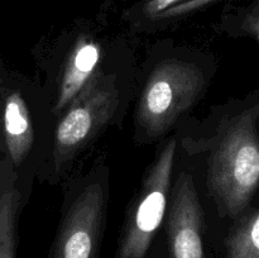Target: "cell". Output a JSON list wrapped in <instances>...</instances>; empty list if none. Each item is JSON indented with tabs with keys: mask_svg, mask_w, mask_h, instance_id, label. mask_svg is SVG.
<instances>
[{
	"mask_svg": "<svg viewBox=\"0 0 259 258\" xmlns=\"http://www.w3.org/2000/svg\"><path fill=\"white\" fill-rule=\"evenodd\" d=\"M259 106L230 119L220 132L209 162V185L220 209L238 217L259 185Z\"/></svg>",
	"mask_w": 259,
	"mask_h": 258,
	"instance_id": "1",
	"label": "cell"
},
{
	"mask_svg": "<svg viewBox=\"0 0 259 258\" xmlns=\"http://www.w3.org/2000/svg\"><path fill=\"white\" fill-rule=\"evenodd\" d=\"M34 142L32 116L24 96L9 85L0 83V154L17 171Z\"/></svg>",
	"mask_w": 259,
	"mask_h": 258,
	"instance_id": "7",
	"label": "cell"
},
{
	"mask_svg": "<svg viewBox=\"0 0 259 258\" xmlns=\"http://www.w3.org/2000/svg\"><path fill=\"white\" fill-rule=\"evenodd\" d=\"M5 80H7V78L4 77V75H3V71H2V68H0V83H3V82H4Z\"/></svg>",
	"mask_w": 259,
	"mask_h": 258,
	"instance_id": "13",
	"label": "cell"
},
{
	"mask_svg": "<svg viewBox=\"0 0 259 258\" xmlns=\"http://www.w3.org/2000/svg\"><path fill=\"white\" fill-rule=\"evenodd\" d=\"M205 77L196 65L166 61L149 75L138 106V120L152 137L164 133L189 110L204 88Z\"/></svg>",
	"mask_w": 259,
	"mask_h": 258,
	"instance_id": "2",
	"label": "cell"
},
{
	"mask_svg": "<svg viewBox=\"0 0 259 258\" xmlns=\"http://www.w3.org/2000/svg\"><path fill=\"white\" fill-rule=\"evenodd\" d=\"M101 61V47L90 37H81L76 40L66 61L60 82L55 113H62L71 101L90 83L98 73Z\"/></svg>",
	"mask_w": 259,
	"mask_h": 258,
	"instance_id": "8",
	"label": "cell"
},
{
	"mask_svg": "<svg viewBox=\"0 0 259 258\" xmlns=\"http://www.w3.org/2000/svg\"><path fill=\"white\" fill-rule=\"evenodd\" d=\"M104 210L101 184L88 185L71 205L48 258H100Z\"/></svg>",
	"mask_w": 259,
	"mask_h": 258,
	"instance_id": "5",
	"label": "cell"
},
{
	"mask_svg": "<svg viewBox=\"0 0 259 258\" xmlns=\"http://www.w3.org/2000/svg\"><path fill=\"white\" fill-rule=\"evenodd\" d=\"M215 0H148V14L157 18L176 17L182 13L201 8Z\"/></svg>",
	"mask_w": 259,
	"mask_h": 258,
	"instance_id": "11",
	"label": "cell"
},
{
	"mask_svg": "<svg viewBox=\"0 0 259 258\" xmlns=\"http://www.w3.org/2000/svg\"><path fill=\"white\" fill-rule=\"evenodd\" d=\"M114 76L98 72L88 86L62 111L53 138L56 171L73 158L78 149L111 118L118 106Z\"/></svg>",
	"mask_w": 259,
	"mask_h": 258,
	"instance_id": "3",
	"label": "cell"
},
{
	"mask_svg": "<svg viewBox=\"0 0 259 258\" xmlns=\"http://www.w3.org/2000/svg\"><path fill=\"white\" fill-rule=\"evenodd\" d=\"M202 230V210L194 181L182 174L174 187L167 220L168 258H206Z\"/></svg>",
	"mask_w": 259,
	"mask_h": 258,
	"instance_id": "6",
	"label": "cell"
},
{
	"mask_svg": "<svg viewBox=\"0 0 259 258\" xmlns=\"http://www.w3.org/2000/svg\"><path fill=\"white\" fill-rule=\"evenodd\" d=\"M22 195L17 171L0 158V258H17V227Z\"/></svg>",
	"mask_w": 259,
	"mask_h": 258,
	"instance_id": "9",
	"label": "cell"
},
{
	"mask_svg": "<svg viewBox=\"0 0 259 258\" xmlns=\"http://www.w3.org/2000/svg\"><path fill=\"white\" fill-rule=\"evenodd\" d=\"M176 142L171 139L154 161L126 219L115 258H146L168 204Z\"/></svg>",
	"mask_w": 259,
	"mask_h": 258,
	"instance_id": "4",
	"label": "cell"
},
{
	"mask_svg": "<svg viewBox=\"0 0 259 258\" xmlns=\"http://www.w3.org/2000/svg\"><path fill=\"white\" fill-rule=\"evenodd\" d=\"M225 258H259V209L229 233L225 239Z\"/></svg>",
	"mask_w": 259,
	"mask_h": 258,
	"instance_id": "10",
	"label": "cell"
},
{
	"mask_svg": "<svg viewBox=\"0 0 259 258\" xmlns=\"http://www.w3.org/2000/svg\"><path fill=\"white\" fill-rule=\"evenodd\" d=\"M243 27H244V29L248 33L259 38V7L253 9L252 12H249L245 15Z\"/></svg>",
	"mask_w": 259,
	"mask_h": 258,
	"instance_id": "12",
	"label": "cell"
}]
</instances>
